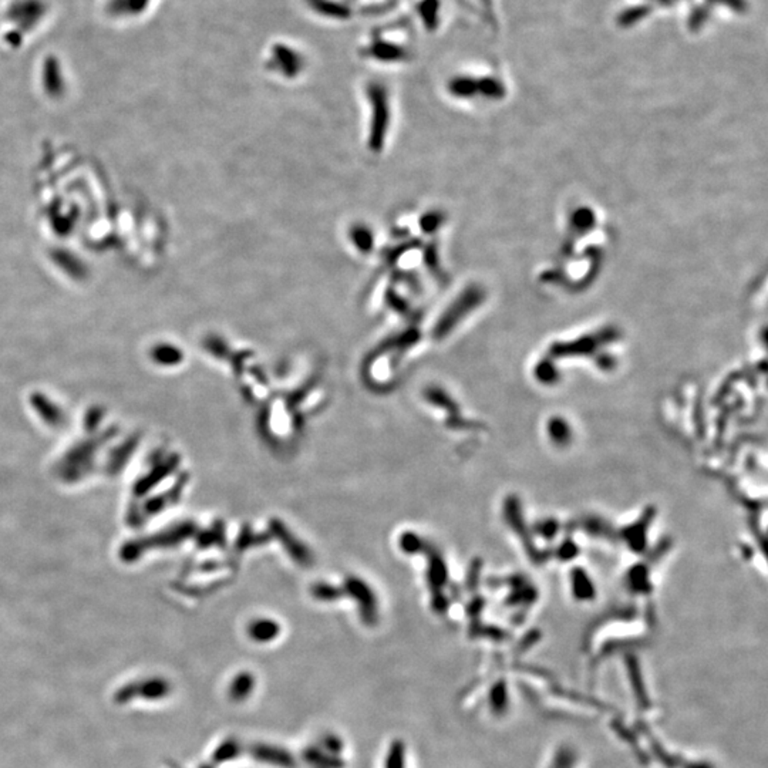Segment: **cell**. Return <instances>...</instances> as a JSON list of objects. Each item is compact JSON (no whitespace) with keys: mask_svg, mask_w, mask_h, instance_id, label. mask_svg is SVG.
Wrapping results in <instances>:
<instances>
[{"mask_svg":"<svg viewBox=\"0 0 768 768\" xmlns=\"http://www.w3.org/2000/svg\"><path fill=\"white\" fill-rule=\"evenodd\" d=\"M252 687H254V679L251 675L248 673L238 675L232 680V684H230V696H232L234 700H241L251 693Z\"/></svg>","mask_w":768,"mask_h":768,"instance_id":"7a4b0ae2","label":"cell"},{"mask_svg":"<svg viewBox=\"0 0 768 768\" xmlns=\"http://www.w3.org/2000/svg\"><path fill=\"white\" fill-rule=\"evenodd\" d=\"M353 241L360 249H363V251H368V249H370L373 245L372 234L364 228H356L353 230Z\"/></svg>","mask_w":768,"mask_h":768,"instance_id":"277c9868","label":"cell"},{"mask_svg":"<svg viewBox=\"0 0 768 768\" xmlns=\"http://www.w3.org/2000/svg\"><path fill=\"white\" fill-rule=\"evenodd\" d=\"M389 125V111L386 99L383 94L374 95V117L372 125V137H370V147L373 149H380L383 147L384 137L387 134Z\"/></svg>","mask_w":768,"mask_h":768,"instance_id":"6da1fadb","label":"cell"},{"mask_svg":"<svg viewBox=\"0 0 768 768\" xmlns=\"http://www.w3.org/2000/svg\"><path fill=\"white\" fill-rule=\"evenodd\" d=\"M251 636L255 640H271L276 636V625L272 622H255L251 626Z\"/></svg>","mask_w":768,"mask_h":768,"instance_id":"3957f363","label":"cell"}]
</instances>
